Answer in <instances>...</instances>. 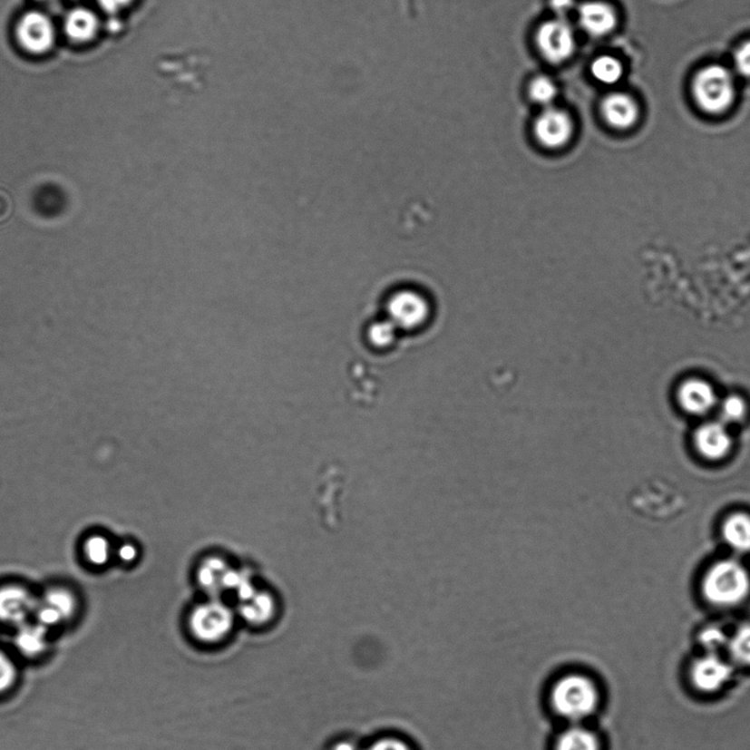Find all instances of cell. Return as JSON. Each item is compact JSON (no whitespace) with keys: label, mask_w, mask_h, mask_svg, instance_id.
Masks as SVG:
<instances>
[{"label":"cell","mask_w":750,"mask_h":750,"mask_svg":"<svg viewBox=\"0 0 750 750\" xmlns=\"http://www.w3.org/2000/svg\"><path fill=\"white\" fill-rule=\"evenodd\" d=\"M703 597L720 609L735 608L750 594L747 569L736 560H722L708 569L702 581Z\"/></svg>","instance_id":"cell-1"},{"label":"cell","mask_w":750,"mask_h":750,"mask_svg":"<svg viewBox=\"0 0 750 750\" xmlns=\"http://www.w3.org/2000/svg\"><path fill=\"white\" fill-rule=\"evenodd\" d=\"M550 703L557 716L578 724L597 711L599 693L597 685L589 677L567 675L553 685Z\"/></svg>","instance_id":"cell-2"},{"label":"cell","mask_w":750,"mask_h":750,"mask_svg":"<svg viewBox=\"0 0 750 750\" xmlns=\"http://www.w3.org/2000/svg\"><path fill=\"white\" fill-rule=\"evenodd\" d=\"M693 97L703 112L718 115L726 112L735 100V85L726 67L708 65L693 80Z\"/></svg>","instance_id":"cell-3"},{"label":"cell","mask_w":750,"mask_h":750,"mask_svg":"<svg viewBox=\"0 0 750 750\" xmlns=\"http://www.w3.org/2000/svg\"><path fill=\"white\" fill-rule=\"evenodd\" d=\"M235 628V617L229 608L219 603L200 605L190 615L189 632L203 645L221 643Z\"/></svg>","instance_id":"cell-4"},{"label":"cell","mask_w":750,"mask_h":750,"mask_svg":"<svg viewBox=\"0 0 750 750\" xmlns=\"http://www.w3.org/2000/svg\"><path fill=\"white\" fill-rule=\"evenodd\" d=\"M537 44L548 62L560 64L570 58L576 40L570 24L557 19L541 25L537 34Z\"/></svg>","instance_id":"cell-5"},{"label":"cell","mask_w":750,"mask_h":750,"mask_svg":"<svg viewBox=\"0 0 750 750\" xmlns=\"http://www.w3.org/2000/svg\"><path fill=\"white\" fill-rule=\"evenodd\" d=\"M54 24L45 15L33 12L20 19L17 38L20 45L30 54H45L54 45Z\"/></svg>","instance_id":"cell-6"},{"label":"cell","mask_w":750,"mask_h":750,"mask_svg":"<svg viewBox=\"0 0 750 750\" xmlns=\"http://www.w3.org/2000/svg\"><path fill=\"white\" fill-rule=\"evenodd\" d=\"M733 669L718 654H708L693 662L690 677L693 686L705 693L721 690L731 680Z\"/></svg>","instance_id":"cell-7"},{"label":"cell","mask_w":750,"mask_h":750,"mask_svg":"<svg viewBox=\"0 0 750 750\" xmlns=\"http://www.w3.org/2000/svg\"><path fill=\"white\" fill-rule=\"evenodd\" d=\"M537 141L548 149H560L570 141L573 122L566 112L548 108L537 118L534 127Z\"/></svg>","instance_id":"cell-8"},{"label":"cell","mask_w":750,"mask_h":750,"mask_svg":"<svg viewBox=\"0 0 750 750\" xmlns=\"http://www.w3.org/2000/svg\"><path fill=\"white\" fill-rule=\"evenodd\" d=\"M429 313L426 299L412 291L400 292L389 304L390 320L397 329H414L425 322Z\"/></svg>","instance_id":"cell-9"},{"label":"cell","mask_w":750,"mask_h":750,"mask_svg":"<svg viewBox=\"0 0 750 750\" xmlns=\"http://www.w3.org/2000/svg\"><path fill=\"white\" fill-rule=\"evenodd\" d=\"M677 400L682 410L693 416L710 413L717 405V395L714 387L702 379H689L682 383L677 391Z\"/></svg>","instance_id":"cell-10"},{"label":"cell","mask_w":750,"mask_h":750,"mask_svg":"<svg viewBox=\"0 0 750 750\" xmlns=\"http://www.w3.org/2000/svg\"><path fill=\"white\" fill-rule=\"evenodd\" d=\"M695 443L697 453L711 462L726 458L732 449L731 434L722 422H710L702 425L695 434Z\"/></svg>","instance_id":"cell-11"},{"label":"cell","mask_w":750,"mask_h":750,"mask_svg":"<svg viewBox=\"0 0 750 750\" xmlns=\"http://www.w3.org/2000/svg\"><path fill=\"white\" fill-rule=\"evenodd\" d=\"M37 604L24 589L9 588L0 589V622L22 626Z\"/></svg>","instance_id":"cell-12"},{"label":"cell","mask_w":750,"mask_h":750,"mask_svg":"<svg viewBox=\"0 0 750 750\" xmlns=\"http://www.w3.org/2000/svg\"><path fill=\"white\" fill-rule=\"evenodd\" d=\"M601 110L609 125L619 131L632 128L639 116L638 103L632 97L622 93H615L605 97Z\"/></svg>","instance_id":"cell-13"},{"label":"cell","mask_w":750,"mask_h":750,"mask_svg":"<svg viewBox=\"0 0 750 750\" xmlns=\"http://www.w3.org/2000/svg\"><path fill=\"white\" fill-rule=\"evenodd\" d=\"M582 28L594 37H603L617 28L618 15L613 7L602 2H589L579 10Z\"/></svg>","instance_id":"cell-14"},{"label":"cell","mask_w":750,"mask_h":750,"mask_svg":"<svg viewBox=\"0 0 750 750\" xmlns=\"http://www.w3.org/2000/svg\"><path fill=\"white\" fill-rule=\"evenodd\" d=\"M64 30L67 38L74 43H89L97 34L98 19L91 10L76 8L66 15Z\"/></svg>","instance_id":"cell-15"},{"label":"cell","mask_w":750,"mask_h":750,"mask_svg":"<svg viewBox=\"0 0 750 750\" xmlns=\"http://www.w3.org/2000/svg\"><path fill=\"white\" fill-rule=\"evenodd\" d=\"M48 632L49 629L39 623L19 626L15 638V648L29 658L43 655L48 648Z\"/></svg>","instance_id":"cell-16"},{"label":"cell","mask_w":750,"mask_h":750,"mask_svg":"<svg viewBox=\"0 0 750 750\" xmlns=\"http://www.w3.org/2000/svg\"><path fill=\"white\" fill-rule=\"evenodd\" d=\"M723 538L734 551L750 552V516L745 513L729 516L723 525Z\"/></svg>","instance_id":"cell-17"},{"label":"cell","mask_w":750,"mask_h":750,"mask_svg":"<svg viewBox=\"0 0 750 750\" xmlns=\"http://www.w3.org/2000/svg\"><path fill=\"white\" fill-rule=\"evenodd\" d=\"M555 750H601V745L592 731L573 724L558 736Z\"/></svg>","instance_id":"cell-18"},{"label":"cell","mask_w":750,"mask_h":750,"mask_svg":"<svg viewBox=\"0 0 750 750\" xmlns=\"http://www.w3.org/2000/svg\"><path fill=\"white\" fill-rule=\"evenodd\" d=\"M240 614L246 622L261 628L270 622L274 615V605L270 598L266 596L257 597L253 599H247L242 605Z\"/></svg>","instance_id":"cell-19"},{"label":"cell","mask_w":750,"mask_h":750,"mask_svg":"<svg viewBox=\"0 0 750 750\" xmlns=\"http://www.w3.org/2000/svg\"><path fill=\"white\" fill-rule=\"evenodd\" d=\"M592 75L603 84L612 85L623 76V65L613 56H599L591 66Z\"/></svg>","instance_id":"cell-20"},{"label":"cell","mask_w":750,"mask_h":750,"mask_svg":"<svg viewBox=\"0 0 750 750\" xmlns=\"http://www.w3.org/2000/svg\"><path fill=\"white\" fill-rule=\"evenodd\" d=\"M728 650L738 664L750 667V623L739 626L729 638Z\"/></svg>","instance_id":"cell-21"},{"label":"cell","mask_w":750,"mask_h":750,"mask_svg":"<svg viewBox=\"0 0 750 750\" xmlns=\"http://www.w3.org/2000/svg\"><path fill=\"white\" fill-rule=\"evenodd\" d=\"M44 604L51 609H54L63 623L73 618L76 610L74 597L72 596L70 592L64 591V589H54V591H51L48 596H46Z\"/></svg>","instance_id":"cell-22"},{"label":"cell","mask_w":750,"mask_h":750,"mask_svg":"<svg viewBox=\"0 0 750 750\" xmlns=\"http://www.w3.org/2000/svg\"><path fill=\"white\" fill-rule=\"evenodd\" d=\"M699 640L708 654H718L728 648L729 638L720 626H707L702 630Z\"/></svg>","instance_id":"cell-23"},{"label":"cell","mask_w":750,"mask_h":750,"mask_svg":"<svg viewBox=\"0 0 750 750\" xmlns=\"http://www.w3.org/2000/svg\"><path fill=\"white\" fill-rule=\"evenodd\" d=\"M746 403L741 396L729 395L724 398L720 405L721 422L724 424H736L746 416Z\"/></svg>","instance_id":"cell-24"},{"label":"cell","mask_w":750,"mask_h":750,"mask_svg":"<svg viewBox=\"0 0 750 750\" xmlns=\"http://www.w3.org/2000/svg\"><path fill=\"white\" fill-rule=\"evenodd\" d=\"M531 97L541 105H550L557 96V86L550 77L538 76L531 82Z\"/></svg>","instance_id":"cell-25"},{"label":"cell","mask_w":750,"mask_h":750,"mask_svg":"<svg viewBox=\"0 0 750 750\" xmlns=\"http://www.w3.org/2000/svg\"><path fill=\"white\" fill-rule=\"evenodd\" d=\"M18 672L14 661L0 651V695L8 692L17 681Z\"/></svg>","instance_id":"cell-26"},{"label":"cell","mask_w":750,"mask_h":750,"mask_svg":"<svg viewBox=\"0 0 750 750\" xmlns=\"http://www.w3.org/2000/svg\"><path fill=\"white\" fill-rule=\"evenodd\" d=\"M86 555L97 566L106 563L108 556H110V545H108L105 538L101 536L92 537L86 542Z\"/></svg>","instance_id":"cell-27"},{"label":"cell","mask_w":750,"mask_h":750,"mask_svg":"<svg viewBox=\"0 0 750 750\" xmlns=\"http://www.w3.org/2000/svg\"><path fill=\"white\" fill-rule=\"evenodd\" d=\"M397 327L391 320H385L374 325L371 328V340L374 344L380 346L390 345L394 340Z\"/></svg>","instance_id":"cell-28"},{"label":"cell","mask_w":750,"mask_h":750,"mask_svg":"<svg viewBox=\"0 0 750 750\" xmlns=\"http://www.w3.org/2000/svg\"><path fill=\"white\" fill-rule=\"evenodd\" d=\"M734 65L739 75L750 77V41L736 50L734 55Z\"/></svg>","instance_id":"cell-29"},{"label":"cell","mask_w":750,"mask_h":750,"mask_svg":"<svg viewBox=\"0 0 750 750\" xmlns=\"http://www.w3.org/2000/svg\"><path fill=\"white\" fill-rule=\"evenodd\" d=\"M365 750H413V748L400 738L383 737L370 744Z\"/></svg>","instance_id":"cell-30"},{"label":"cell","mask_w":750,"mask_h":750,"mask_svg":"<svg viewBox=\"0 0 750 750\" xmlns=\"http://www.w3.org/2000/svg\"><path fill=\"white\" fill-rule=\"evenodd\" d=\"M133 2V0H96L100 7L107 14L116 15L121 13Z\"/></svg>","instance_id":"cell-31"},{"label":"cell","mask_w":750,"mask_h":750,"mask_svg":"<svg viewBox=\"0 0 750 750\" xmlns=\"http://www.w3.org/2000/svg\"><path fill=\"white\" fill-rule=\"evenodd\" d=\"M550 4L553 12L560 15V17L571 12L574 7L573 0H551Z\"/></svg>","instance_id":"cell-32"},{"label":"cell","mask_w":750,"mask_h":750,"mask_svg":"<svg viewBox=\"0 0 750 750\" xmlns=\"http://www.w3.org/2000/svg\"><path fill=\"white\" fill-rule=\"evenodd\" d=\"M119 558L123 561H132L136 558V550L131 545L122 546L119 550Z\"/></svg>","instance_id":"cell-33"},{"label":"cell","mask_w":750,"mask_h":750,"mask_svg":"<svg viewBox=\"0 0 750 750\" xmlns=\"http://www.w3.org/2000/svg\"><path fill=\"white\" fill-rule=\"evenodd\" d=\"M39 2H49V0H39Z\"/></svg>","instance_id":"cell-34"}]
</instances>
